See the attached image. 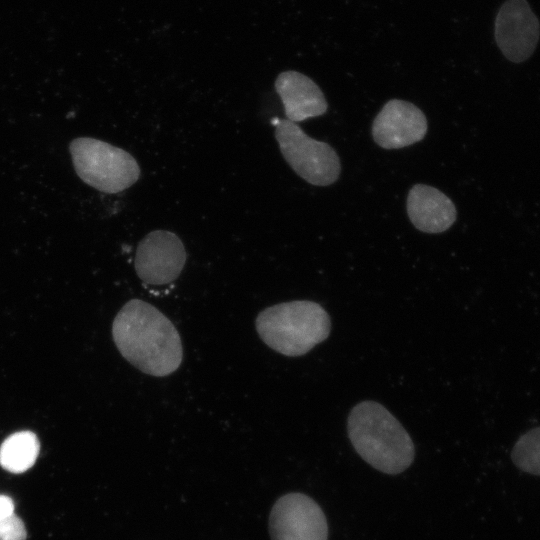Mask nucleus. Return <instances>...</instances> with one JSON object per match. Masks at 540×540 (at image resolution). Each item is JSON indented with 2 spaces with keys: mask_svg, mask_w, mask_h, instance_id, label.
Masks as SVG:
<instances>
[{
  "mask_svg": "<svg viewBox=\"0 0 540 540\" xmlns=\"http://www.w3.org/2000/svg\"><path fill=\"white\" fill-rule=\"evenodd\" d=\"M495 40L504 56L514 62L527 60L535 51L540 24L526 0H507L495 19Z\"/></svg>",
  "mask_w": 540,
  "mask_h": 540,
  "instance_id": "nucleus-8",
  "label": "nucleus"
},
{
  "mask_svg": "<svg viewBox=\"0 0 540 540\" xmlns=\"http://www.w3.org/2000/svg\"><path fill=\"white\" fill-rule=\"evenodd\" d=\"M186 262V251L181 239L167 230H154L138 244L135 270L143 283L163 286L175 281Z\"/></svg>",
  "mask_w": 540,
  "mask_h": 540,
  "instance_id": "nucleus-7",
  "label": "nucleus"
},
{
  "mask_svg": "<svg viewBox=\"0 0 540 540\" xmlns=\"http://www.w3.org/2000/svg\"><path fill=\"white\" fill-rule=\"evenodd\" d=\"M39 450L40 444L33 432H16L0 446V465L11 473H23L34 465Z\"/></svg>",
  "mask_w": 540,
  "mask_h": 540,
  "instance_id": "nucleus-12",
  "label": "nucleus"
},
{
  "mask_svg": "<svg viewBox=\"0 0 540 540\" xmlns=\"http://www.w3.org/2000/svg\"><path fill=\"white\" fill-rule=\"evenodd\" d=\"M261 340L274 351L296 357L309 352L330 334L328 313L318 303L294 300L262 310L255 320Z\"/></svg>",
  "mask_w": 540,
  "mask_h": 540,
  "instance_id": "nucleus-3",
  "label": "nucleus"
},
{
  "mask_svg": "<svg viewBox=\"0 0 540 540\" xmlns=\"http://www.w3.org/2000/svg\"><path fill=\"white\" fill-rule=\"evenodd\" d=\"M69 149L77 175L98 191L119 193L139 179L137 161L122 148L99 139L81 137L71 141Z\"/></svg>",
  "mask_w": 540,
  "mask_h": 540,
  "instance_id": "nucleus-4",
  "label": "nucleus"
},
{
  "mask_svg": "<svg viewBox=\"0 0 540 540\" xmlns=\"http://www.w3.org/2000/svg\"><path fill=\"white\" fill-rule=\"evenodd\" d=\"M407 213L414 227L425 233L448 230L457 217L451 199L435 187L416 184L407 196Z\"/></svg>",
  "mask_w": 540,
  "mask_h": 540,
  "instance_id": "nucleus-11",
  "label": "nucleus"
},
{
  "mask_svg": "<svg viewBox=\"0 0 540 540\" xmlns=\"http://www.w3.org/2000/svg\"><path fill=\"white\" fill-rule=\"evenodd\" d=\"M272 123L279 149L298 176L315 186H328L338 180L340 159L328 143L309 137L288 119L276 118Z\"/></svg>",
  "mask_w": 540,
  "mask_h": 540,
  "instance_id": "nucleus-5",
  "label": "nucleus"
},
{
  "mask_svg": "<svg viewBox=\"0 0 540 540\" xmlns=\"http://www.w3.org/2000/svg\"><path fill=\"white\" fill-rule=\"evenodd\" d=\"M347 432L362 459L383 473H402L414 460L410 435L378 402L367 400L356 404L348 416Z\"/></svg>",
  "mask_w": 540,
  "mask_h": 540,
  "instance_id": "nucleus-2",
  "label": "nucleus"
},
{
  "mask_svg": "<svg viewBox=\"0 0 540 540\" xmlns=\"http://www.w3.org/2000/svg\"><path fill=\"white\" fill-rule=\"evenodd\" d=\"M427 119L413 103L389 100L372 124L374 141L384 149H399L421 141L427 132Z\"/></svg>",
  "mask_w": 540,
  "mask_h": 540,
  "instance_id": "nucleus-9",
  "label": "nucleus"
},
{
  "mask_svg": "<svg viewBox=\"0 0 540 540\" xmlns=\"http://www.w3.org/2000/svg\"><path fill=\"white\" fill-rule=\"evenodd\" d=\"M14 508V502L10 497L0 495V519L14 514Z\"/></svg>",
  "mask_w": 540,
  "mask_h": 540,
  "instance_id": "nucleus-15",
  "label": "nucleus"
},
{
  "mask_svg": "<svg viewBox=\"0 0 540 540\" xmlns=\"http://www.w3.org/2000/svg\"><path fill=\"white\" fill-rule=\"evenodd\" d=\"M269 532L272 540H327L328 524L323 510L312 498L289 493L273 505Z\"/></svg>",
  "mask_w": 540,
  "mask_h": 540,
  "instance_id": "nucleus-6",
  "label": "nucleus"
},
{
  "mask_svg": "<svg viewBox=\"0 0 540 540\" xmlns=\"http://www.w3.org/2000/svg\"><path fill=\"white\" fill-rule=\"evenodd\" d=\"M112 336L121 355L145 374L168 376L182 363L183 347L176 327L143 300L131 299L120 309L112 324Z\"/></svg>",
  "mask_w": 540,
  "mask_h": 540,
  "instance_id": "nucleus-1",
  "label": "nucleus"
},
{
  "mask_svg": "<svg viewBox=\"0 0 540 540\" xmlns=\"http://www.w3.org/2000/svg\"><path fill=\"white\" fill-rule=\"evenodd\" d=\"M511 456L515 465L521 470L540 475V427L521 436Z\"/></svg>",
  "mask_w": 540,
  "mask_h": 540,
  "instance_id": "nucleus-13",
  "label": "nucleus"
},
{
  "mask_svg": "<svg viewBox=\"0 0 540 540\" xmlns=\"http://www.w3.org/2000/svg\"><path fill=\"white\" fill-rule=\"evenodd\" d=\"M23 521L15 514L0 519V540H26Z\"/></svg>",
  "mask_w": 540,
  "mask_h": 540,
  "instance_id": "nucleus-14",
  "label": "nucleus"
},
{
  "mask_svg": "<svg viewBox=\"0 0 540 540\" xmlns=\"http://www.w3.org/2000/svg\"><path fill=\"white\" fill-rule=\"evenodd\" d=\"M287 119L297 123L326 113L328 104L319 86L308 76L293 70L280 73L275 80Z\"/></svg>",
  "mask_w": 540,
  "mask_h": 540,
  "instance_id": "nucleus-10",
  "label": "nucleus"
}]
</instances>
